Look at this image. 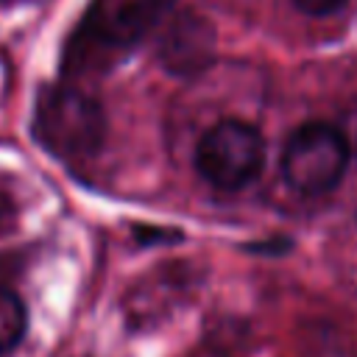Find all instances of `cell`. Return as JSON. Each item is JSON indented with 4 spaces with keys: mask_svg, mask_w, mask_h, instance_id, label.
<instances>
[{
    "mask_svg": "<svg viewBox=\"0 0 357 357\" xmlns=\"http://www.w3.org/2000/svg\"><path fill=\"white\" fill-rule=\"evenodd\" d=\"M3 220H6V198L0 195V226H3Z\"/></svg>",
    "mask_w": 357,
    "mask_h": 357,
    "instance_id": "10",
    "label": "cell"
},
{
    "mask_svg": "<svg viewBox=\"0 0 357 357\" xmlns=\"http://www.w3.org/2000/svg\"><path fill=\"white\" fill-rule=\"evenodd\" d=\"M245 254L251 257H262V259H279L287 257L296 248V240L290 234H271V237H259V240H248L240 245Z\"/></svg>",
    "mask_w": 357,
    "mask_h": 357,
    "instance_id": "7",
    "label": "cell"
},
{
    "mask_svg": "<svg viewBox=\"0 0 357 357\" xmlns=\"http://www.w3.org/2000/svg\"><path fill=\"white\" fill-rule=\"evenodd\" d=\"M36 142L61 162L92 159L106 139L103 106L84 89L70 84H47L33 106Z\"/></svg>",
    "mask_w": 357,
    "mask_h": 357,
    "instance_id": "2",
    "label": "cell"
},
{
    "mask_svg": "<svg viewBox=\"0 0 357 357\" xmlns=\"http://www.w3.org/2000/svg\"><path fill=\"white\" fill-rule=\"evenodd\" d=\"M0 3H6V0H0Z\"/></svg>",
    "mask_w": 357,
    "mask_h": 357,
    "instance_id": "11",
    "label": "cell"
},
{
    "mask_svg": "<svg viewBox=\"0 0 357 357\" xmlns=\"http://www.w3.org/2000/svg\"><path fill=\"white\" fill-rule=\"evenodd\" d=\"M298 11L304 14H312V17H326V14H335L346 0H293Z\"/></svg>",
    "mask_w": 357,
    "mask_h": 357,
    "instance_id": "9",
    "label": "cell"
},
{
    "mask_svg": "<svg viewBox=\"0 0 357 357\" xmlns=\"http://www.w3.org/2000/svg\"><path fill=\"white\" fill-rule=\"evenodd\" d=\"M134 237L139 245H153V243H178L184 240V234L178 229L170 226H148V223H137L134 226Z\"/></svg>",
    "mask_w": 357,
    "mask_h": 357,
    "instance_id": "8",
    "label": "cell"
},
{
    "mask_svg": "<svg viewBox=\"0 0 357 357\" xmlns=\"http://www.w3.org/2000/svg\"><path fill=\"white\" fill-rule=\"evenodd\" d=\"M156 59L165 67V73L176 78H195L215 61V28L212 22L184 8L178 11L162 31L156 45Z\"/></svg>",
    "mask_w": 357,
    "mask_h": 357,
    "instance_id": "5",
    "label": "cell"
},
{
    "mask_svg": "<svg viewBox=\"0 0 357 357\" xmlns=\"http://www.w3.org/2000/svg\"><path fill=\"white\" fill-rule=\"evenodd\" d=\"M25 326H28V312L22 298L14 290L0 287V354L11 351L22 340Z\"/></svg>",
    "mask_w": 357,
    "mask_h": 357,
    "instance_id": "6",
    "label": "cell"
},
{
    "mask_svg": "<svg viewBox=\"0 0 357 357\" xmlns=\"http://www.w3.org/2000/svg\"><path fill=\"white\" fill-rule=\"evenodd\" d=\"M351 162L349 137L326 120H310L290 131L284 139L279 170L290 190L315 198L332 192Z\"/></svg>",
    "mask_w": 357,
    "mask_h": 357,
    "instance_id": "3",
    "label": "cell"
},
{
    "mask_svg": "<svg viewBox=\"0 0 357 357\" xmlns=\"http://www.w3.org/2000/svg\"><path fill=\"white\" fill-rule=\"evenodd\" d=\"M192 165L198 178L220 192H240L265 167V139L259 128L240 117L212 123L195 142Z\"/></svg>",
    "mask_w": 357,
    "mask_h": 357,
    "instance_id": "4",
    "label": "cell"
},
{
    "mask_svg": "<svg viewBox=\"0 0 357 357\" xmlns=\"http://www.w3.org/2000/svg\"><path fill=\"white\" fill-rule=\"evenodd\" d=\"M173 0H89L81 25L73 33L67 64L109 67L117 56L137 47L167 17Z\"/></svg>",
    "mask_w": 357,
    "mask_h": 357,
    "instance_id": "1",
    "label": "cell"
}]
</instances>
